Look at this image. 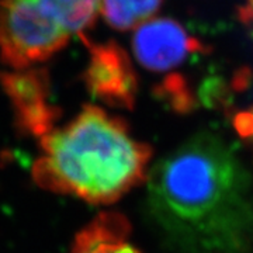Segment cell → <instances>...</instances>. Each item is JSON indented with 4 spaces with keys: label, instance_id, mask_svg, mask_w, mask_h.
Segmentation results:
<instances>
[{
    "label": "cell",
    "instance_id": "8",
    "mask_svg": "<svg viewBox=\"0 0 253 253\" xmlns=\"http://www.w3.org/2000/svg\"><path fill=\"white\" fill-rule=\"evenodd\" d=\"M52 14L71 34L84 36L96 23L100 0H31Z\"/></svg>",
    "mask_w": 253,
    "mask_h": 253
},
{
    "label": "cell",
    "instance_id": "2",
    "mask_svg": "<svg viewBox=\"0 0 253 253\" xmlns=\"http://www.w3.org/2000/svg\"><path fill=\"white\" fill-rule=\"evenodd\" d=\"M151 158L152 148L131 135L121 118L89 104L40 138L33 179L48 191L111 204L146 179Z\"/></svg>",
    "mask_w": 253,
    "mask_h": 253
},
{
    "label": "cell",
    "instance_id": "7",
    "mask_svg": "<svg viewBox=\"0 0 253 253\" xmlns=\"http://www.w3.org/2000/svg\"><path fill=\"white\" fill-rule=\"evenodd\" d=\"M126 218L118 212H103L76 235L69 253H139L126 242Z\"/></svg>",
    "mask_w": 253,
    "mask_h": 253
},
{
    "label": "cell",
    "instance_id": "1",
    "mask_svg": "<svg viewBox=\"0 0 253 253\" xmlns=\"http://www.w3.org/2000/svg\"><path fill=\"white\" fill-rule=\"evenodd\" d=\"M146 208L177 253H251L253 180L235 148L200 132L151 169Z\"/></svg>",
    "mask_w": 253,
    "mask_h": 253
},
{
    "label": "cell",
    "instance_id": "4",
    "mask_svg": "<svg viewBox=\"0 0 253 253\" xmlns=\"http://www.w3.org/2000/svg\"><path fill=\"white\" fill-rule=\"evenodd\" d=\"M82 38L89 46V63L83 73L87 90L111 107L132 109L138 81L126 51L114 41L94 44L84 37Z\"/></svg>",
    "mask_w": 253,
    "mask_h": 253
},
{
    "label": "cell",
    "instance_id": "9",
    "mask_svg": "<svg viewBox=\"0 0 253 253\" xmlns=\"http://www.w3.org/2000/svg\"><path fill=\"white\" fill-rule=\"evenodd\" d=\"M161 4L162 0H100V11L111 27L126 31L149 20Z\"/></svg>",
    "mask_w": 253,
    "mask_h": 253
},
{
    "label": "cell",
    "instance_id": "5",
    "mask_svg": "<svg viewBox=\"0 0 253 253\" xmlns=\"http://www.w3.org/2000/svg\"><path fill=\"white\" fill-rule=\"evenodd\" d=\"M0 83L11 101L20 129L42 138L55 128L58 110L49 100V81L44 69L28 68L0 73Z\"/></svg>",
    "mask_w": 253,
    "mask_h": 253
},
{
    "label": "cell",
    "instance_id": "10",
    "mask_svg": "<svg viewBox=\"0 0 253 253\" xmlns=\"http://www.w3.org/2000/svg\"><path fill=\"white\" fill-rule=\"evenodd\" d=\"M252 136H253V134H252Z\"/></svg>",
    "mask_w": 253,
    "mask_h": 253
},
{
    "label": "cell",
    "instance_id": "3",
    "mask_svg": "<svg viewBox=\"0 0 253 253\" xmlns=\"http://www.w3.org/2000/svg\"><path fill=\"white\" fill-rule=\"evenodd\" d=\"M72 34L31 0H0V59L14 71L34 68L68 44Z\"/></svg>",
    "mask_w": 253,
    "mask_h": 253
},
{
    "label": "cell",
    "instance_id": "6",
    "mask_svg": "<svg viewBox=\"0 0 253 253\" xmlns=\"http://www.w3.org/2000/svg\"><path fill=\"white\" fill-rule=\"evenodd\" d=\"M132 49L145 69L166 72L201 51L203 44L172 18H155L136 28Z\"/></svg>",
    "mask_w": 253,
    "mask_h": 253
}]
</instances>
